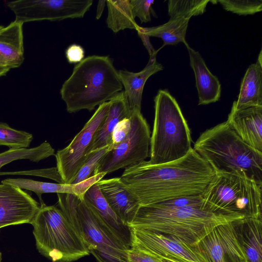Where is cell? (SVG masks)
<instances>
[{
    "mask_svg": "<svg viewBox=\"0 0 262 262\" xmlns=\"http://www.w3.org/2000/svg\"><path fill=\"white\" fill-rule=\"evenodd\" d=\"M215 174L193 148L184 157L153 165L148 161L125 168L120 177L140 206L174 198L201 195Z\"/></svg>",
    "mask_w": 262,
    "mask_h": 262,
    "instance_id": "cell-1",
    "label": "cell"
},
{
    "mask_svg": "<svg viewBox=\"0 0 262 262\" xmlns=\"http://www.w3.org/2000/svg\"><path fill=\"white\" fill-rule=\"evenodd\" d=\"M118 71L108 56L91 55L74 68L60 90L69 113L93 110L122 91Z\"/></svg>",
    "mask_w": 262,
    "mask_h": 262,
    "instance_id": "cell-2",
    "label": "cell"
},
{
    "mask_svg": "<svg viewBox=\"0 0 262 262\" xmlns=\"http://www.w3.org/2000/svg\"><path fill=\"white\" fill-rule=\"evenodd\" d=\"M239 219L195 206H166L160 203L139 206L132 228L148 230L174 236L197 245L217 226Z\"/></svg>",
    "mask_w": 262,
    "mask_h": 262,
    "instance_id": "cell-3",
    "label": "cell"
},
{
    "mask_svg": "<svg viewBox=\"0 0 262 262\" xmlns=\"http://www.w3.org/2000/svg\"><path fill=\"white\" fill-rule=\"evenodd\" d=\"M192 148L215 173H244L262 184V152L245 143L227 121L202 133Z\"/></svg>",
    "mask_w": 262,
    "mask_h": 262,
    "instance_id": "cell-4",
    "label": "cell"
},
{
    "mask_svg": "<svg viewBox=\"0 0 262 262\" xmlns=\"http://www.w3.org/2000/svg\"><path fill=\"white\" fill-rule=\"evenodd\" d=\"M154 102L155 118L148 161L156 165L179 160L192 148L186 120L176 99L167 90H159Z\"/></svg>",
    "mask_w": 262,
    "mask_h": 262,
    "instance_id": "cell-5",
    "label": "cell"
},
{
    "mask_svg": "<svg viewBox=\"0 0 262 262\" xmlns=\"http://www.w3.org/2000/svg\"><path fill=\"white\" fill-rule=\"evenodd\" d=\"M57 194L59 208L89 253L98 262H128V249L86 204L83 198L68 193Z\"/></svg>",
    "mask_w": 262,
    "mask_h": 262,
    "instance_id": "cell-6",
    "label": "cell"
},
{
    "mask_svg": "<svg viewBox=\"0 0 262 262\" xmlns=\"http://www.w3.org/2000/svg\"><path fill=\"white\" fill-rule=\"evenodd\" d=\"M261 187L244 173H215L201 194L203 207L237 219L262 216Z\"/></svg>",
    "mask_w": 262,
    "mask_h": 262,
    "instance_id": "cell-7",
    "label": "cell"
},
{
    "mask_svg": "<svg viewBox=\"0 0 262 262\" xmlns=\"http://www.w3.org/2000/svg\"><path fill=\"white\" fill-rule=\"evenodd\" d=\"M36 248L53 262H72L89 255L82 240L62 211L40 205L30 223Z\"/></svg>",
    "mask_w": 262,
    "mask_h": 262,
    "instance_id": "cell-8",
    "label": "cell"
},
{
    "mask_svg": "<svg viewBox=\"0 0 262 262\" xmlns=\"http://www.w3.org/2000/svg\"><path fill=\"white\" fill-rule=\"evenodd\" d=\"M130 118L132 125L128 135L107 152L93 175L125 169L149 157L151 133L147 122L141 111H134Z\"/></svg>",
    "mask_w": 262,
    "mask_h": 262,
    "instance_id": "cell-9",
    "label": "cell"
},
{
    "mask_svg": "<svg viewBox=\"0 0 262 262\" xmlns=\"http://www.w3.org/2000/svg\"><path fill=\"white\" fill-rule=\"evenodd\" d=\"M111 100L100 105L71 143L55 154L56 168L63 184H71L90 154L97 130L106 117Z\"/></svg>",
    "mask_w": 262,
    "mask_h": 262,
    "instance_id": "cell-10",
    "label": "cell"
},
{
    "mask_svg": "<svg viewBox=\"0 0 262 262\" xmlns=\"http://www.w3.org/2000/svg\"><path fill=\"white\" fill-rule=\"evenodd\" d=\"M131 228L133 244L160 259L173 262H211L198 244L190 245L171 235Z\"/></svg>",
    "mask_w": 262,
    "mask_h": 262,
    "instance_id": "cell-11",
    "label": "cell"
},
{
    "mask_svg": "<svg viewBox=\"0 0 262 262\" xmlns=\"http://www.w3.org/2000/svg\"><path fill=\"white\" fill-rule=\"evenodd\" d=\"M39 207L38 203L21 189L8 184H0V229L30 224Z\"/></svg>",
    "mask_w": 262,
    "mask_h": 262,
    "instance_id": "cell-12",
    "label": "cell"
},
{
    "mask_svg": "<svg viewBox=\"0 0 262 262\" xmlns=\"http://www.w3.org/2000/svg\"><path fill=\"white\" fill-rule=\"evenodd\" d=\"M232 222L217 226L198 244L211 262H248Z\"/></svg>",
    "mask_w": 262,
    "mask_h": 262,
    "instance_id": "cell-13",
    "label": "cell"
},
{
    "mask_svg": "<svg viewBox=\"0 0 262 262\" xmlns=\"http://www.w3.org/2000/svg\"><path fill=\"white\" fill-rule=\"evenodd\" d=\"M226 121L245 143L262 152V106L236 109L232 105Z\"/></svg>",
    "mask_w": 262,
    "mask_h": 262,
    "instance_id": "cell-14",
    "label": "cell"
},
{
    "mask_svg": "<svg viewBox=\"0 0 262 262\" xmlns=\"http://www.w3.org/2000/svg\"><path fill=\"white\" fill-rule=\"evenodd\" d=\"M97 184L112 210L128 226L140 206L133 193L120 178L101 179Z\"/></svg>",
    "mask_w": 262,
    "mask_h": 262,
    "instance_id": "cell-15",
    "label": "cell"
},
{
    "mask_svg": "<svg viewBox=\"0 0 262 262\" xmlns=\"http://www.w3.org/2000/svg\"><path fill=\"white\" fill-rule=\"evenodd\" d=\"M84 200L115 235L129 249L133 245L131 228L125 224L111 208L97 183L85 193Z\"/></svg>",
    "mask_w": 262,
    "mask_h": 262,
    "instance_id": "cell-16",
    "label": "cell"
},
{
    "mask_svg": "<svg viewBox=\"0 0 262 262\" xmlns=\"http://www.w3.org/2000/svg\"><path fill=\"white\" fill-rule=\"evenodd\" d=\"M163 69L162 65L157 61L156 55H155L149 57L147 65L140 72L118 71L120 81L124 88L123 92L130 116L134 111L141 110L142 93L147 79Z\"/></svg>",
    "mask_w": 262,
    "mask_h": 262,
    "instance_id": "cell-17",
    "label": "cell"
},
{
    "mask_svg": "<svg viewBox=\"0 0 262 262\" xmlns=\"http://www.w3.org/2000/svg\"><path fill=\"white\" fill-rule=\"evenodd\" d=\"M184 45L189 54L190 65L194 73L199 105L217 101L221 94V85L218 78L210 72L199 52L191 48L187 42Z\"/></svg>",
    "mask_w": 262,
    "mask_h": 262,
    "instance_id": "cell-18",
    "label": "cell"
},
{
    "mask_svg": "<svg viewBox=\"0 0 262 262\" xmlns=\"http://www.w3.org/2000/svg\"><path fill=\"white\" fill-rule=\"evenodd\" d=\"M232 223L248 262H262V216L241 218Z\"/></svg>",
    "mask_w": 262,
    "mask_h": 262,
    "instance_id": "cell-19",
    "label": "cell"
},
{
    "mask_svg": "<svg viewBox=\"0 0 262 262\" xmlns=\"http://www.w3.org/2000/svg\"><path fill=\"white\" fill-rule=\"evenodd\" d=\"M23 24L14 20L0 30V64L10 70L25 59Z\"/></svg>",
    "mask_w": 262,
    "mask_h": 262,
    "instance_id": "cell-20",
    "label": "cell"
},
{
    "mask_svg": "<svg viewBox=\"0 0 262 262\" xmlns=\"http://www.w3.org/2000/svg\"><path fill=\"white\" fill-rule=\"evenodd\" d=\"M1 183L35 192L39 198L40 205L45 204L41 198L43 193H68L81 198H83L85 193L93 184V182L91 179H88L77 184H69L43 182L23 178L6 179L2 181Z\"/></svg>",
    "mask_w": 262,
    "mask_h": 262,
    "instance_id": "cell-21",
    "label": "cell"
},
{
    "mask_svg": "<svg viewBox=\"0 0 262 262\" xmlns=\"http://www.w3.org/2000/svg\"><path fill=\"white\" fill-rule=\"evenodd\" d=\"M232 105L236 109L262 106V56L247 70L241 84L237 100Z\"/></svg>",
    "mask_w": 262,
    "mask_h": 262,
    "instance_id": "cell-22",
    "label": "cell"
},
{
    "mask_svg": "<svg viewBox=\"0 0 262 262\" xmlns=\"http://www.w3.org/2000/svg\"><path fill=\"white\" fill-rule=\"evenodd\" d=\"M111 101L108 114L96 133L90 154L110 145L112 134L117 124L130 117L123 91L119 93Z\"/></svg>",
    "mask_w": 262,
    "mask_h": 262,
    "instance_id": "cell-23",
    "label": "cell"
},
{
    "mask_svg": "<svg viewBox=\"0 0 262 262\" xmlns=\"http://www.w3.org/2000/svg\"><path fill=\"white\" fill-rule=\"evenodd\" d=\"M190 19L179 17L169 20L166 23L156 27H142L140 30L149 37H157L162 39L163 46L174 45L179 42H187L185 39L186 30Z\"/></svg>",
    "mask_w": 262,
    "mask_h": 262,
    "instance_id": "cell-24",
    "label": "cell"
},
{
    "mask_svg": "<svg viewBox=\"0 0 262 262\" xmlns=\"http://www.w3.org/2000/svg\"><path fill=\"white\" fill-rule=\"evenodd\" d=\"M107 16L106 23L114 33L126 29L137 30L139 26L133 15L129 0L106 1Z\"/></svg>",
    "mask_w": 262,
    "mask_h": 262,
    "instance_id": "cell-25",
    "label": "cell"
},
{
    "mask_svg": "<svg viewBox=\"0 0 262 262\" xmlns=\"http://www.w3.org/2000/svg\"><path fill=\"white\" fill-rule=\"evenodd\" d=\"M54 155V149L47 141L31 148L9 149L0 153V168L5 165L17 160L28 159L32 162H38Z\"/></svg>",
    "mask_w": 262,
    "mask_h": 262,
    "instance_id": "cell-26",
    "label": "cell"
},
{
    "mask_svg": "<svg viewBox=\"0 0 262 262\" xmlns=\"http://www.w3.org/2000/svg\"><path fill=\"white\" fill-rule=\"evenodd\" d=\"M209 2L208 0H170L168 1V15L170 19H190L192 16L204 13Z\"/></svg>",
    "mask_w": 262,
    "mask_h": 262,
    "instance_id": "cell-27",
    "label": "cell"
},
{
    "mask_svg": "<svg viewBox=\"0 0 262 262\" xmlns=\"http://www.w3.org/2000/svg\"><path fill=\"white\" fill-rule=\"evenodd\" d=\"M33 138L31 134L16 130L7 123L0 122V146H6L9 149L27 148Z\"/></svg>",
    "mask_w": 262,
    "mask_h": 262,
    "instance_id": "cell-28",
    "label": "cell"
},
{
    "mask_svg": "<svg viewBox=\"0 0 262 262\" xmlns=\"http://www.w3.org/2000/svg\"><path fill=\"white\" fill-rule=\"evenodd\" d=\"M110 150L111 144L90 153L71 184L80 183L92 176L94 170Z\"/></svg>",
    "mask_w": 262,
    "mask_h": 262,
    "instance_id": "cell-29",
    "label": "cell"
},
{
    "mask_svg": "<svg viewBox=\"0 0 262 262\" xmlns=\"http://www.w3.org/2000/svg\"><path fill=\"white\" fill-rule=\"evenodd\" d=\"M223 8L238 15L253 14L262 10L261 0H219Z\"/></svg>",
    "mask_w": 262,
    "mask_h": 262,
    "instance_id": "cell-30",
    "label": "cell"
},
{
    "mask_svg": "<svg viewBox=\"0 0 262 262\" xmlns=\"http://www.w3.org/2000/svg\"><path fill=\"white\" fill-rule=\"evenodd\" d=\"M134 17H137L141 23L151 20V13L153 11L151 6L154 1L129 0Z\"/></svg>",
    "mask_w": 262,
    "mask_h": 262,
    "instance_id": "cell-31",
    "label": "cell"
},
{
    "mask_svg": "<svg viewBox=\"0 0 262 262\" xmlns=\"http://www.w3.org/2000/svg\"><path fill=\"white\" fill-rule=\"evenodd\" d=\"M131 125L130 117L122 119L117 124L112 134L111 149L125 139L130 130Z\"/></svg>",
    "mask_w": 262,
    "mask_h": 262,
    "instance_id": "cell-32",
    "label": "cell"
},
{
    "mask_svg": "<svg viewBox=\"0 0 262 262\" xmlns=\"http://www.w3.org/2000/svg\"><path fill=\"white\" fill-rule=\"evenodd\" d=\"M127 254L128 262H162L134 244L127 250Z\"/></svg>",
    "mask_w": 262,
    "mask_h": 262,
    "instance_id": "cell-33",
    "label": "cell"
},
{
    "mask_svg": "<svg viewBox=\"0 0 262 262\" xmlns=\"http://www.w3.org/2000/svg\"><path fill=\"white\" fill-rule=\"evenodd\" d=\"M66 56L70 63H79L84 58V50L81 46L72 44L67 49Z\"/></svg>",
    "mask_w": 262,
    "mask_h": 262,
    "instance_id": "cell-34",
    "label": "cell"
},
{
    "mask_svg": "<svg viewBox=\"0 0 262 262\" xmlns=\"http://www.w3.org/2000/svg\"><path fill=\"white\" fill-rule=\"evenodd\" d=\"M136 31H137L138 35L139 36V37L141 38L143 45L147 49L149 57L157 55V54L158 52L160 50L159 49L157 51H156L153 47L152 46L150 40H149V36L148 35L145 34L140 29V26L138 27V28L137 29Z\"/></svg>",
    "mask_w": 262,
    "mask_h": 262,
    "instance_id": "cell-35",
    "label": "cell"
},
{
    "mask_svg": "<svg viewBox=\"0 0 262 262\" xmlns=\"http://www.w3.org/2000/svg\"><path fill=\"white\" fill-rule=\"evenodd\" d=\"M106 1H99L97 4V11H96V18L97 19H99L100 18L103 10L104 9V7L106 5Z\"/></svg>",
    "mask_w": 262,
    "mask_h": 262,
    "instance_id": "cell-36",
    "label": "cell"
},
{
    "mask_svg": "<svg viewBox=\"0 0 262 262\" xmlns=\"http://www.w3.org/2000/svg\"><path fill=\"white\" fill-rule=\"evenodd\" d=\"M10 69L0 64V77L5 75Z\"/></svg>",
    "mask_w": 262,
    "mask_h": 262,
    "instance_id": "cell-37",
    "label": "cell"
},
{
    "mask_svg": "<svg viewBox=\"0 0 262 262\" xmlns=\"http://www.w3.org/2000/svg\"><path fill=\"white\" fill-rule=\"evenodd\" d=\"M161 260H162V262H173L171 260H169L168 259H161Z\"/></svg>",
    "mask_w": 262,
    "mask_h": 262,
    "instance_id": "cell-38",
    "label": "cell"
},
{
    "mask_svg": "<svg viewBox=\"0 0 262 262\" xmlns=\"http://www.w3.org/2000/svg\"><path fill=\"white\" fill-rule=\"evenodd\" d=\"M2 254L0 252V262H2Z\"/></svg>",
    "mask_w": 262,
    "mask_h": 262,
    "instance_id": "cell-39",
    "label": "cell"
},
{
    "mask_svg": "<svg viewBox=\"0 0 262 262\" xmlns=\"http://www.w3.org/2000/svg\"><path fill=\"white\" fill-rule=\"evenodd\" d=\"M3 26H0V30H1L2 28H3Z\"/></svg>",
    "mask_w": 262,
    "mask_h": 262,
    "instance_id": "cell-40",
    "label": "cell"
}]
</instances>
